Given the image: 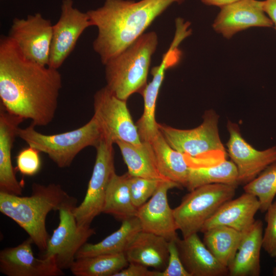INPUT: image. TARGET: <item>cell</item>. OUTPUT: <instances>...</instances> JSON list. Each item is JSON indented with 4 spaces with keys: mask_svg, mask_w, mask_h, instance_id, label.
Instances as JSON below:
<instances>
[{
    "mask_svg": "<svg viewBox=\"0 0 276 276\" xmlns=\"http://www.w3.org/2000/svg\"><path fill=\"white\" fill-rule=\"evenodd\" d=\"M263 223L256 220L243 232L236 255L227 266L230 276H259L261 273L260 252L262 248Z\"/></svg>",
    "mask_w": 276,
    "mask_h": 276,
    "instance_id": "cell-21",
    "label": "cell"
},
{
    "mask_svg": "<svg viewBox=\"0 0 276 276\" xmlns=\"http://www.w3.org/2000/svg\"><path fill=\"white\" fill-rule=\"evenodd\" d=\"M124 254L129 263H138L163 271L168 263L169 241L162 236L141 231Z\"/></svg>",
    "mask_w": 276,
    "mask_h": 276,
    "instance_id": "cell-22",
    "label": "cell"
},
{
    "mask_svg": "<svg viewBox=\"0 0 276 276\" xmlns=\"http://www.w3.org/2000/svg\"><path fill=\"white\" fill-rule=\"evenodd\" d=\"M213 183H224L238 187V171L232 160L226 159L209 167L189 168L186 187L189 191Z\"/></svg>",
    "mask_w": 276,
    "mask_h": 276,
    "instance_id": "cell-29",
    "label": "cell"
},
{
    "mask_svg": "<svg viewBox=\"0 0 276 276\" xmlns=\"http://www.w3.org/2000/svg\"><path fill=\"white\" fill-rule=\"evenodd\" d=\"M21 150L16 158V168L22 175L32 176L40 171L41 161L40 152L36 149L29 146Z\"/></svg>",
    "mask_w": 276,
    "mask_h": 276,
    "instance_id": "cell-32",
    "label": "cell"
},
{
    "mask_svg": "<svg viewBox=\"0 0 276 276\" xmlns=\"http://www.w3.org/2000/svg\"><path fill=\"white\" fill-rule=\"evenodd\" d=\"M203 233V242L213 255L227 267L234 259L243 232L226 226L212 227Z\"/></svg>",
    "mask_w": 276,
    "mask_h": 276,
    "instance_id": "cell-27",
    "label": "cell"
},
{
    "mask_svg": "<svg viewBox=\"0 0 276 276\" xmlns=\"http://www.w3.org/2000/svg\"><path fill=\"white\" fill-rule=\"evenodd\" d=\"M77 202L76 198L54 183H33L28 196L0 192V212L24 229L43 253L50 238L45 223L48 214L64 207L76 206Z\"/></svg>",
    "mask_w": 276,
    "mask_h": 276,
    "instance_id": "cell-3",
    "label": "cell"
},
{
    "mask_svg": "<svg viewBox=\"0 0 276 276\" xmlns=\"http://www.w3.org/2000/svg\"><path fill=\"white\" fill-rule=\"evenodd\" d=\"M35 126L17 130V136L49 158L60 168L70 167L77 154L89 146L96 147L103 137L101 127L93 116L82 126L67 132L45 134L37 131Z\"/></svg>",
    "mask_w": 276,
    "mask_h": 276,
    "instance_id": "cell-6",
    "label": "cell"
},
{
    "mask_svg": "<svg viewBox=\"0 0 276 276\" xmlns=\"http://www.w3.org/2000/svg\"><path fill=\"white\" fill-rule=\"evenodd\" d=\"M227 128L229 134L227 150L237 169L238 185L244 186L276 163V146L257 150L243 139L237 124L229 121Z\"/></svg>",
    "mask_w": 276,
    "mask_h": 276,
    "instance_id": "cell-13",
    "label": "cell"
},
{
    "mask_svg": "<svg viewBox=\"0 0 276 276\" xmlns=\"http://www.w3.org/2000/svg\"><path fill=\"white\" fill-rule=\"evenodd\" d=\"M113 144L103 136L95 147V162L85 197L80 205L73 209L74 215L80 226H90L94 219L102 212L108 186L116 173Z\"/></svg>",
    "mask_w": 276,
    "mask_h": 276,
    "instance_id": "cell-8",
    "label": "cell"
},
{
    "mask_svg": "<svg viewBox=\"0 0 276 276\" xmlns=\"http://www.w3.org/2000/svg\"><path fill=\"white\" fill-rule=\"evenodd\" d=\"M175 243L181 262L190 276H225L227 267L220 263L207 248L197 233Z\"/></svg>",
    "mask_w": 276,
    "mask_h": 276,
    "instance_id": "cell-19",
    "label": "cell"
},
{
    "mask_svg": "<svg viewBox=\"0 0 276 276\" xmlns=\"http://www.w3.org/2000/svg\"><path fill=\"white\" fill-rule=\"evenodd\" d=\"M25 120L0 105V192L22 195L23 186L15 175L11 152L19 125Z\"/></svg>",
    "mask_w": 276,
    "mask_h": 276,
    "instance_id": "cell-18",
    "label": "cell"
},
{
    "mask_svg": "<svg viewBox=\"0 0 276 276\" xmlns=\"http://www.w3.org/2000/svg\"><path fill=\"white\" fill-rule=\"evenodd\" d=\"M129 175L128 172L122 175L113 174L106 192L102 212L122 221L136 217L137 212L131 198Z\"/></svg>",
    "mask_w": 276,
    "mask_h": 276,
    "instance_id": "cell-26",
    "label": "cell"
},
{
    "mask_svg": "<svg viewBox=\"0 0 276 276\" xmlns=\"http://www.w3.org/2000/svg\"><path fill=\"white\" fill-rule=\"evenodd\" d=\"M160 272L149 270L148 267L138 263H129L128 265L114 276H160Z\"/></svg>",
    "mask_w": 276,
    "mask_h": 276,
    "instance_id": "cell-35",
    "label": "cell"
},
{
    "mask_svg": "<svg viewBox=\"0 0 276 276\" xmlns=\"http://www.w3.org/2000/svg\"><path fill=\"white\" fill-rule=\"evenodd\" d=\"M51 21L40 13L14 18L8 36L29 59L48 66L52 36Z\"/></svg>",
    "mask_w": 276,
    "mask_h": 276,
    "instance_id": "cell-11",
    "label": "cell"
},
{
    "mask_svg": "<svg viewBox=\"0 0 276 276\" xmlns=\"http://www.w3.org/2000/svg\"><path fill=\"white\" fill-rule=\"evenodd\" d=\"M92 26L86 12L74 7L73 0H63L61 14L53 25L48 66L59 69L75 47L85 30Z\"/></svg>",
    "mask_w": 276,
    "mask_h": 276,
    "instance_id": "cell-12",
    "label": "cell"
},
{
    "mask_svg": "<svg viewBox=\"0 0 276 276\" xmlns=\"http://www.w3.org/2000/svg\"><path fill=\"white\" fill-rule=\"evenodd\" d=\"M94 108V116L100 124L105 137L113 143L122 141L135 145L142 144L126 101L117 97L106 86L95 93Z\"/></svg>",
    "mask_w": 276,
    "mask_h": 276,
    "instance_id": "cell-9",
    "label": "cell"
},
{
    "mask_svg": "<svg viewBox=\"0 0 276 276\" xmlns=\"http://www.w3.org/2000/svg\"><path fill=\"white\" fill-rule=\"evenodd\" d=\"M219 116L206 110L203 121L191 129H180L158 123V128L169 145L181 153L189 168L211 166L226 160V149L218 130Z\"/></svg>",
    "mask_w": 276,
    "mask_h": 276,
    "instance_id": "cell-5",
    "label": "cell"
},
{
    "mask_svg": "<svg viewBox=\"0 0 276 276\" xmlns=\"http://www.w3.org/2000/svg\"><path fill=\"white\" fill-rule=\"evenodd\" d=\"M181 187L171 181H162L149 200L137 209L138 218L142 231L151 233L166 239H176L178 229L173 213L169 204L168 191Z\"/></svg>",
    "mask_w": 276,
    "mask_h": 276,
    "instance_id": "cell-15",
    "label": "cell"
},
{
    "mask_svg": "<svg viewBox=\"0 0 276 276\" xmlns=\"http://www.w3.org/2000/svg\"><path fill=\"white\" fill-rule=\"evenodd\" d=\"M149 143L160 173L181 188L186 187L189 167L183 155L169 145L160 131Z\"/></svg>",
    "mask_w": 276,
    "mask_h": 276,
    "instance_id": "cell-23",
    "label": "cell"
},
{
    "mask_svg": "<svg viewBox=\"0 0 276 276\" xmlns=\"http://www.w3.org/2000/svg\"><path fill=\"white\" fill-rule=\"evenodd\" d=\"M267 226L263 235L262 248L272 258H276V200L266 210Z\"/></svg>",
    "mask_w": 276,
    "mask_h": 276,
    "instance_id": "cell-33",
    "label": "cell"
},
{
    "mask_svg": "<svg viewBox=\"0 0 276 276\" xmlns=\"http://www.w3.org/2000/svg\"><path fill=\"white\" fill-rule=\"evenodd\" d=\"M158 44L156 33H144L104 65L106 86L118 98L127 101L147 85L151 57Z\"/></svg>",
    "mask_w": 276,
    "mask_h": 276,
    "instance_id": "cell-4",
    "label": "cell"
},
{
    "mask_svg": "<svg viewBox=\"0 0 276 276\" xmlns=\"http://www.w3.org/2000/svg\"><path fill=\"white\" fill-rule=\"evenodd\" d=\"M178 45L177 41L173 40L167 52L163 55L160 64L151 69V81L141 92L144 99V111L135 125L142 142L151 141L159 132L155 116L156 100L165 71L175 66L180 59Z\"/></svg>",
    "mask_w": 276,
    "mask_h": 276,
    "instance_id": "cell-16",
    "label": "cell"
},
{
    "mask_svg": "<svg viewBox=\"0 0 276 276\" xmlns=\"http://www.w3.org/2000/svg\"><path fill=\"white\" fill-rule=\"evenodd\" d=\"M115 144L120 150L130 175L148 179L170 181L159 172L149 142H142L141 145H135L117 141Z\"/></svg>",
    "mask_w": 276,
    "mask_h": 276,
    "instance_id": "cell-25",
    "label": "cell"
},
{
    "mask_svg": "<svg viewBox=\"0 0 276 276\" xmlns=\"http://www.w3.org/2000/svg\"><path fill=\"white\" fill-rule=\"evenodd\" d=\"M263 9L276 30V0L263 1Z\"/></svg>",
    "mask_w": 276,
    "mask_h": 276,
    "instance_id": "cell-36",
    "label": "cell"
},
{
    "mask_svg": "<svg viewBox=\"0 0 276 276\" xmlns=\"http://www.w3.org/2000/svg\"><path fill=\"white\" fill-rule=\"evenodd\" d=\"M75 207L66 206L58 211V225L50 237L42 256L53 257L62 270L70 269L78 250L96 234L90 226L78 224L73 213Z\"/></svg>",
    "mask_w": 276,
    "mask_h": 276,
    "instance_id": "cell-10",
    "label": "cell"
},
{
    "mask_svg": "<svg viewBox=\"0 0 276 276\" xmlns=\"http://www.w3.org/2000/svg\"><path fill=\"white\" fill-rule=\"evenodd\" d=\"M185 0H105L101 7L86 12L98 33L94 51L105 65L144 33L154 20L174 3Z\"/></svg>",
    "mask_w": 276,
    "mask_h": 276,
    "instance_id": "cell-2",
    "label": "cell"
},
{
    "mask_svg": "<svg viewBox=\"0 0 276 276\" xmlns=\"http://www.w3.org/2000/svg\"><path fill=\"white\" fill-rule=\"evenodd\" d=\"M62 87L58 69L26 58L8 36L0 39L1 105L14 115L45 126L53 120Z\"/></svg>",
    "mask_w": 276,
    "mask_h": 276,
    "instance_id": "cell-1",
    "label": "cell"
},
{
    "mask_svg": "<svg viewBox=\"0 0 276 276\" xmlns=\"http://www.w3.org/2000/svg\"><path fill=\"white\" fill-rule=\"evenodd\" d=\"M237 186L213 183L189 191L173 209L178 229L183 238L200 232L203 225L225 202L233 198Z\"/></svg>",
    "mask_w": 276,
    "mask_h": 276,
    "instance_id": "cell-7",
    "label": "cell"
},
{
    "mask_svg": "<svg viewBox=\"0 0 276 276\" xmlns=\"http://www.w3.org/2000/svg\"><path fill=\"white\" fill-rule=\"evenodd\" d=\"M175 240L169 241L168 263L160 276H190L181 262Z\"/></svg>",
    "mask_w": 276,
    "mask_h": 276,
    "instance_id": "cell-34",
    "label": "cell"
},
{
    "mask_svg": "<svg viewBox=\"0 0 276 276\" xmlns=\"http://www.w3.org/2000/svg\"><path fill=\"white\" fill-rule=\"evenodd\" d=\"M32 239L0 251V271L7 276H60L64 274L53 257L37 258L34 255Z\"/></svg>",
    "mask_w": 276,
    "mask_h": 276,
    "instance_id": "cell-14",
    "label": "cell"
},
{
    "mask_svg": "<svg viewBox=\"0 0 276 276\" xmlns=\"http://www.w3.org/2000/svg\"><path fill=\"white\" fill-rule=\"evenodd\" d=\"M258 198L245 192L237 198L224 203L203 225L200 232L217 226H226L238 231H246L255 221V216L260 210Z\"/></svg>",
    "mask_w": 276,
    "mask_h": 276,
    "instance_id": "cell-20",
    "label": "cell"
},
{
    "mask_svg": "<svg viewBox=\"0 0 276 276\" xmlns=\"http://www.w3.org/2000/svg\"><path fill=\"white\" fill-rule=\"evenodd\" d=\"M275 259V262H276V258ZM272 273L274 276H276V265L273 269Z\"/></svg>",
    "mask_w": 276,
    "mask_h": 276,
    "instance_id": "cell-38",
    "label": "cell"
},
{
    "mask_svg": "<svg viewBox=\"0 0 276 276\" xmlns=\"http://www.w3.org/2000/svg\"><path fill=\"white\" fill-rule=\"evenodd\" d=\"M141 231V224L137 217L124 220L117 231L100 242L96 244H84L76 254V259L99 255L124 253Z\"/></svg>",
    "mask_w": 276,
    "mask_h": 276,
    "instance_id": "cell-24",
    "label": "cell"
},
{
    "mask_svg": "<svg viewBox=\"0 0 276 276\" xmlns=\"http://www.w3.org/2000/svg\"><path fill=\"white\" fill-rule=\"evenodd\" d=\"M273 23L263 9V1L240 0L220 8L214 21V31L230 39L251 27H271Z\"/></svg>",
    "mask_w": 276,
    "mask_h": 276,
    "instance_id": "cell-17",
    "label": "cell"
},
{
    "mask_svg": "<svg viewBox=\"0 0 276 276\" xmlns=\"http://www.w3.org/2000/svg\"><path fill=\"white\" fill-rule=\"evenodd\" d=\"M243 189L245 192L258 198L260 211L265 212L276 195V163L269 166L254 180L244 185Z\"/></svg>",
    "mask_w": 276,
    "mask_h": 276,
    "instance_id": "cell-30",
    "label": "cell"
},
{
    "mask_svg": "<svg viewBox=\"0 0 276 276\" xmlns=\"http://www.w3.org/2000/svg\"><path fill=\"white\" fill-rule=\"evenodd\" d=\"M162 181L165 180L148 179L129 174L130 193L132 201L136 209L143 205L154 194Z\"/></svg>",
    "mask_w": 276,
    "mask_h": 276,
    "instance_id": "cell-31",
    "label": "cell"
},
{
    "mask_svg": "<svg viewBox=\"0 0 276 276\" xmlns=\"http://www.w3.org/2000/svg\"><path fill=\"white\" fill-rule=\"evenodd\" d=\"M207 6H213L222 8L224 6L235 3L240 0H200Z\"/></svg>",
    "mask_w": 276,
    "mask_h": 276,
    "instance_id": "cell-37",
    "label": "cell"
},
{
    "mask_svg": "<svg viewBox=\"0 0 276 276\" xmlns=\"http://www.w3.org/2000/svg\"><path fill=\"white\" fill-rule=\"evenodd\" d=\"M129 264L124 253L76 259L70 270L75 276H114Z\"/></svg>",
    "mask_w": 276,
    "mask_h": 276,
    "instance_id": "cell-28",
    "label": "cell"
}]
</instances>
